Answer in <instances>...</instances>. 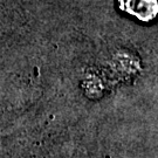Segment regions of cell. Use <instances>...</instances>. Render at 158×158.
<instances>
[{"instance_id": "cell-1", "label": "cell", "mask_w": 158, "mask_h": 158, "mask_svg": "<svg viewBox=\"0 0 158 158\" xmlns=\"http://www.w3.org/2000/svg\"><path fill=\"white\" fill-rule=\"evenodd\" d=\"M148 0H122V6L124 5H135L136 7H134L131 10V14H135L137 17L142 19V20H149L152 17H155L156 14V11H157V6L155 2L150 4V5H141V4H144L147 2Z\"/></svg>"}]
</instances>
